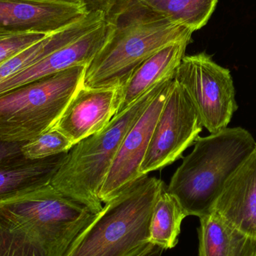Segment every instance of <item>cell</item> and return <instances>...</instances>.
<instances>
[{"label": "cell", "mask_w": 256, "mask_h": 256, "mask_svg": "<svg viewBox=\"0 0 256 256\" xmlns=\"http://www.w3.org/2000/svg\"><path fill=\"white\" fill-rule=\"evenodd\" d=\"M97 214L51 186L0 201V256H64Z\"/></svg>", "instance_id": "6da1fadb"}, {"label": "cell", "mask_w": 256, "mask_h": 256, "mask_svg": "<svg viewBox=\"0 0 256 256\" xmlns=\"http://www.w3.org/2000/svg\"><path fill=\"white\" fill-rule=\"evenodd\" d=\"M110 32L86 68L82 86L120 88L134 70L164 46L192 39V32L140 0H117L106 14Z\"/></svg>", "instance_id": "7a4b0ae2"}, {"label": "cell", "mask_w": 256, "mask_h": 256, "mask_svg": "<svg viewBox=\"0 0 256 256\" xmlns=\"http://www.w3.org/2000/svg\"><path fill=\"white\" fill-rule=\"evenodd\" d=\"M256 146L248 130L226 128L197 138L167 186L186 216L212 213L224 185Z\"/></svg>", "instance_id": "3957f363"}, {"label": "cell", "mask_w": 256, "mask_h": 256, "mask_svg": "<svg viewBox=\"0 0 256 256\" xmlns=\"http://www.w3.org/2000/svg\"><path fill=\"white\" fill-rule=\"evenodd\" d=\"M164 182L140 178L105 203L64 256H132L149 242L154 206Z\"/></svg>", "instance_id": "277c9868"}, {"label": "cell", "mask_w": 256, "mask_h": 256, "mask_svg": "<svg viewBox=\"0 0 256 256\" xmlns=\"http://www.w3.org/2000/svg\"><path fill=\"white\" fill-rule=\"evenodd\" d=\"M166 81L154 87L126 111L114 116L102 130L74 144L51 180V186L84 204L93 213L98 214L103 208L99 192L126 134Z\"/></svg>", "instance_id": "5b68a950"}, {"label": "cell", "mask_w": 256, "mask_h": 256, "mask_svg": "<svg viewBox=\"0 0 256 256\" xmlns=\"http://www.w3.org/2000/svg\"><path fill=\"white\" fill-rule=\"evenodd\" d=\"M76 66L0 94V138L25 143L55 126L82 84Z\"/></svg>", "instance_id": "8992f818"}, {"label": "cell", "mask_w": 256, "mask_h": 256, "mask_svg": "<svg viewBox=\"0 0 256 256\" xmlns=\"http://www.w3.org/2000/svg\"><path fill=\"white\" fill-rule=\"evenodd\" d=\"M176 81L188 94L210 134L225 128L238 106L231 72L206 52L184 56L176 70Z\"/></svg>", "instance_id": "52a82bcc"}, {"label": "cell", "mask_w": 256, "mask_h": 256, "mask_svg": "<svg viewBox=\"0 0 256 256\" xmlns=\"http://www.w3.org/2000/svg\"><path fill=\"white\" fill-rule=\"evenodd\" d=\"M203 126L184 88L173 80L148 148L140 166L142 176L171 165L196 141Z\"/></svg>", "instance_id": "ba28073f"}, {"label": "cell", "mask_w": 256, "mask_h": 256, "mask_svg": "<svg viewBox=\"0 0 256 256\" xmlns=\"http://www.w3.org/2000/svg\"><path fill=\"white\" fill-rule=\"evenodd\" d=\"M172 81L170 79L164 82L159 92L126 134L99 192V198L102 203L110 201L136 180L144 176L140 173V166Z\"/></svg>", "instance_id": "9c48e42d"}, {"label": "cell", "mask_w": 256, "mask_h": 256, "mask_svg": "<svg viewBox=\"0 0 256 256\" xmlns=\"http://www.w3.org/2000/svg\"><path fill=\"white\" fill-rule=\"evenodd\" d=\"M90 13L74 0H0V30L49 34Z\"/></svg>", "instance_id": "30bf717a"}, {"label": "cell", "mask_w": 256, "mask_h": 256, "mask_svg": "<svg viewBox=\"0 0 256 256\" xmlns=\"http://www.w3.org/2000/svg\"><path fill=\"white\" fill-rule=\"evenodd\" d=\"M120 88L79 87L54 128L74 144L104 129L115 116Z\"/></svg>", "instance_id": "8fae6325"}, {"label": "cell", "mask_w": 256, "mask_h": 256, "mask_svg": "<svg viewBox=\"0 0 256 256\" xmlns=\"http://www.w3.org/2000/svg\"><path fill=\"white\" fill-rule=\"evenodd\" d=\"M108 21L66 46L50 54L20 73L0 82V94L76 66H88L109 36Z\"/></svg>", "instance_id": "7c38bea8"}, {"label": "cell", "mask_w": 256, "mask_h": 256, "mask_svg": "<svg viewBox=\"0 0 256 256\" xmlns=\"http://www.w3.org/2000/svg\"><path fill=\"white\" fill-rule=\"evenodd\" d=\"M213 212L256 238V146L224 185Z\"/></svg>", "instance_id": "4fadbf2b"}, {"label": "cell", "mask_w": 256, "mask_h": 256, "mask_svg": "<svg viewBox=\"0 0 256 256\" xmlns=\"http://www.w3.org/2000/svg\"><path fill=\"white\" fill-rule=\"evenodd\" d=\"M190 42L185 40L170 44L143 62L126 84L120 87L115 116L126 111L158 84L168 79L174 80Z\"/></svg>", "instance_id": "5bb4252c"}, {"label": "cell", "mask_w": 256, "mask_h": 256, "mask_svg": "<svg viewBox=\"0 0 256 256\" xmlns=\"http://www.w3.org/2000/svg\"><path fill=\"white\" fill-rule=\"evenodd\" d=\"M104 12H91L80 20L48 34L0 64V82L34 66L57 50L92 31L106 20Z\"/></svg>", "instance_id": "9a60e30c"}, {"label": "cell", "mask_w": 256, "mask_h": 256, "mask_svg": "<svg viewBox=\"0 0 256 256\" xmlns=\"http://www.w3.org/2000/svg\"><path fill=\"white\" fill-rule=\"evenodd\" d=\"M68 154L39 160L28 159L21 154L0 162V201L50 184Z\"/></svg>", "instance_id": "2e32d148"}, {"label": "cell", "mask_w": 256, "mask_h": 256, "mask_svg": "<svg viewBox=\"0 0 256 256\" xmlns=\"http://www.w3.org/2000/svg\"><path fill=\"white\" fill-rule=\"evenodd\" d=\"M198 256H256V238L215 212L200 218Z\"/></svg>", "instance_id": "e0dca14e"}, {"label": "cell", "mask_w": 256, "mask_h": 256, "mask_svg": "<svg viewBox=\"0 0 256 256\" xmlns=\"http://www.w3.org/2000/svg\"><path fill=\"white\" fill-rule=\"evenodd\" d=\"M186 214L177 198L162 184L150 218L149 242L164 250L172 249L178 242L182 221Z\"/></svg>", "instance_id": "ac0fdd59"}, {"label": "cell", "mask_w": 256, "mask_h": 256, "mask_svg": "<svg viewBox=\"0 0 256 256\" xmlns=\"http://www.w3.org/2000/svg\"><path fill=\"white\" fill-rule=\"evenodd\" d=\"M218 2V0H150L143 3L194 32L208 24Z\"/></svg>", "instance_id": "d6986e66"}, {"label": "cell", "mask_w": 256, "mask_h": 256, "mask_svg": "<svg viewBox=\"0 0 256 256\" xmlns=\"http://www.w3.org/2000/svg\"><path fill=\"white\" fill-rule=\"evenodd\" d=\"M74 143L56 128L34 137L21 146V153L30 160L44 159L58 154L68 152Z\"/></svg>", "instance_id": "ffe728a7"}, {"label": "cell", "mask_w": 256, "mask_h": 256, "mask_svg": "<svg viewBox=\"0 0 256 256\" xmlns=\"http://www.w3.org/2000/svg\"><path fill=\"white\" fill-rule=\"evenodd\" d=\"M46 36L32 32L0 30V64Z\"/></svg>", "instance_id": "44dd1931"}, {"label": "cell", "mask_w": 256, "mask_h": 256, "mask_svg": "<svg viewBox=\"0 0 256 256\" xmlns=\"http://www.w3.org/2000/svg\"><path fill=\"white\" fill-rule=\"evenodd\" d=\"M84 3L90 12H104L108 14L117 0H74Z\"/></svg>", "instance_id": "7402d4cb"}, {"label": "cell", "mask_w": 256, "mask_h": 256, "mask_svg": "<svg viewBox=\"0 0 256 256\" xmlns=\"http://www.w3.org/2000/svg\"><path fill=\"white\" fill-rule=\"evenodd\" d=\"M24 143L9 142L0 138V162L12 158L21 154V146Z\"/></svg>", "instance_id": "603a6c76"}, {"label": "cell", "mask_w": 256, "mask_h": 256, "mask_svg": "<svg viewBox=\"0 0 256 256\" xmlns=\"http://www.w3.org/2000/svg\"><path fill=\"white\" fill-rule=\"evenodd\" d=\"M164 251V250L160 246L149 243L132 256H162Z\"/></svg>", "instance_id": "cb8c5ba5"}, {"label": "cell", "mask_w": 256, "mask_h": 256, "mask_svg": "<svg viewBox=\"0 0 256 256\" xmlns=\"http://www.w3.org/2000/svg\"><path fill=\"white\" fill-rule=\"evenodd\" d=\"M140 1L142 2H144L150 1V0H140Z\"/></svg>", "instance_id": "d4e9b609"}]
</instances>
